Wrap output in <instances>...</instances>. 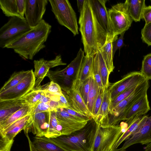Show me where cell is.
I'll list each match as a JSON object with an SVG mask.
<instances>
[{
  "label": "cell",
  "mask_w": 151,
  "mask_h": 151,
  "mask_svg": "<svg viewBox=\"0 0 151 151\" xmlns=\"http://www.w3.org/2000/svg\"><path fill=\"white\" fill-rule=\"evenodd\" d=\"M85 56H93L105 43L107 33L98 22L89 0H85L78 22Z\"/></svg>",
  "instance_id": "1"
},
{
  "label": "cell",
  "mask_w": 151,
  "mask_h": 151,
  "mask_svg": "<svg viewBox=\"0 0 151 151\" xmlns=\"http://www.w3.org/2000/svg\"><path fill=\"white\" fill-rule=\"evenodd\" d=\"M51 26L43 19L36 26L6 48L13 49L25 60H32L45 47L44 44L51 32Z\"/></svg>",
  "instance_id": "2"
},
{
  "label": "cell",
  "mask_w": 151,
  "mask_h": 151,
  "mask_svg": "<svg viewBox=\"0 0 151 151\" xmlns=\"http://www.w3.org/2000/svg\"><path fill=\"white\" fill-rule=\"evenodd\" d=\"M92 119L79 130L51 139L67 151H91L97 130L96 123Z\"/></svg>",
  "instance_id": "3"
},
{
  "label": "cell",
  "mask_w": 151,
  "mask_h": 151,
  "mask_svg": "<svg viewBox=\"0 0 151 151\" xmlns=\"http://www.w3.org/2000/svg\"><path fill=\"white\" fill-rule=\"evenodd\" d=\"M149 87V80L146 78L131 94L110 110L104 122V126L118 125L121 121L124 120L128 110L136 101L147 93Z\"/></svg>",
  "instance_id": "4"
},
{
  "label": "cell",
  "mask_w": 151,
  "mask_h": 151,
  "mask_svg": "<svg viewBox=\"0 0 151 151\" xmlns=\"http://www.w3.org/2000/svg\"><path fill=\"white\" fill-rule=\"evenodd\" d=\"M96 125V132L91 151H111L127 127L125 122L114 126Z\"/></svg>",
  "instance_id": "5"
},
{
  "label": "cell",
  "mask_w": 151,
  "mask_h": 151,
  "mask_svg": "<svg viewBox=\"0 0 151 151\" xmlns=\"http://www.w3.org/2000/svg\"><path fill=\"white\" fill-rule=\"evenodd\" d=\"M51 10L58 23L75 36L78 34L76 14L68 0H49Z\"/></svg>",
  "instance_id": "6"
},
{
  "label": "cell",
  "mask_w": 151,
  "mask_h": 151,
  "mask_svg": "<svg viewBox=\"0 0 151 151\" xmlns=\"http://www.w3.org/2000/svg\"><path fill=\"white\" fill-rule=\"evenodd\" d=\"M32 28L26 19L17 17H10L0 29V47L6 48Z\"/></svg>",
  "instance_id": "7"
},
{
  "label": "cell",
  "mask_w": 151,
  "mask_h": 151,
  "mask_svg": "<svg viewBox=\"0 0 151 151\" xmlns=\"http://www.w3.org/2000/svg\"><path fill=\"white\" fill-rule=\"evenodd\" d=\"M108 12L113 37L118 38V35L128 30L132 22L127 5L125 2L119 3L113 5Z\"/></svg>",
  "instance_id": "8"
},
{
  "label": "cell",
  "mask_w": 151,
  "mask_h": 151,
  "mask_svg": "<svg viewBox=\"0 0 151 151\" xmlns=\"http://www.w3.org/2000/svg\"><path fill=\"white\" fill-rule=\"evenodd\" d=\"M32 119V112L0 132V151H10L15 137L21 131L24 130L29 125Z\"/></svg>",
  "instance_id": "9"
},
{
  "label": "cell",
  "mask_w": 151,
  "mask_h": 151,
  "mask_svg": "<svg viewBox=\"0 0 151 151\" xmlns=\"http://www.w3.org/2000/svg\"><path fill=\"white\" fill-rule=\"evenodd\" d=\"M84 52L80 48L76 57L64 69L52 71L50 70L46 76L52 81L58 84L61 89L64 84L68 83L69 79L76 74L78 67L85 56Z\"/></svg>",
  "instance_id": "10"
},
{
  "label": "cell",
  "mask_w": 151,
  "mask_h": 151,
  "mask_svg": "<svg viewBox=\"0 0 151 151\" xmlns=\"http://www.w3.org/2000/svg\"><path fill=\"white\" fill-rule=\"evenodd\" d=\"M35 78L32 69L22 81L15 86L0 93V101L20 99L32 90Z\"/></svg>",
  "instance_id": "11"
},
{
  "label": "cell",
  "mask_w": 151,
  "mask_h": 151,
  "mask_svg": "<svg viewBox=\"0 0 151 151\" xmlns=\"http://www.w3.org/2000/svg\"><path fill=\"white\" fill-rule=\"evenodd\" d=\"M146 78L140 72L134 71L128 73L120 80L110 85L108 89L111 101L124 91L140 84Z\"/></svg>",
  "instance_id": "12"
},
{
  "label": "cell",
  "mask_w": 151,
  "mask_h": 151,
  "mask_svg": "<svg viewBox=\"0 0 151 151\" xmlns=\"http://www.w3.org/2000/svg\"><path fill=\"white\" fill-rule=\"evenodd\" d=\"M57 119L62 127V135H68L85 126L91 120L71 115L62 108L55 110Z\"/></svg>",
  "instance_id": "13"
},
{
  "label": "cell",
  "mask_w": 151,
  "mask_h": 151,
  "mask_svg": "<svg viewBox=\"0 0 151 151\" xmlns=\"http://www.w3.org/2000/svg\"><path fill=\"white\" fill-rule=\"evenodd\" d=\"M47 0H25V18L29 26L33 28L43 20Z\"/></svg>",
  "instance_id": "14"
},
{
  "label": "cell",
  "mask_w": 151,
  "mask_h": 151,
  "mask_svg": "<svg viewBox=\"0 0 151 151\" xmlns=\"http://www.w3.org/2000/svg\"><path fill=\"white\" fill-rule=\"evenodd\" d=\"M35 70L34 73L35 78V84L33 88L37 89L51 68L61 65H65L66 63L63 62L60 55H57L53 59L46 60L44 58L34 61Z\"/></svg>",
  "instance_id": "15"
},
{
  "label": "cell",
  "mask_w": 151,
  "mask_h": 151,
  "mask_svg": "<svg viewBox=\"0 0 151 151\" xmlns=\"http://www.w3.org/2000/svg\"><path fill=\"white\" fill-rule=\"evenodd\" d=\"M151 142V116H148L142 126L130 138L125 140L121 148L125 150L130 146L137 143L147 144Z\"/></svg>",
  "instance_id": "16"
},
{
  "label": "cell",
  "mask_w": 151,
  "mask_h": 151,
  "mask_svg": "<svg viewBox=\"0 0 151 151\" xmlns=\"http://www.w3.org/2000/svg\"><path fill=\"white\" fill-rule=\"evenodd\" d=\"M94 56H85L72 82L71 89L79 91L84 83L91 77Z\"/></svg>",
  "instance_id": "17"
},
{
  "label": "cell",
  "mask_w": 151,
  "mask_h": 151,
  "mask_svg": "<svg viewBox=\"0 0 151 151\" xmlns=\"http://www.w3.org/2000/svg\"><path fill=\"white\" fill-rule=\"evenodd\" d=\"M92 10L98 22L107 33V37L113 38L110 26L106 0H89Z\"/></svg>",
  "instance_id": "18"
},
{
  "label": "cell",
  "mask_w": 151,
  "mask_h": 151,
  "mask_svg": "<svg viewBox=\"0 0 151 151\" xmlns=\"http://www.w3.org/2000/svg\"><path fill=\"white\" fill-rule=\"evenodd\" d=\"M63 91L70 106V109L93 119L87 105L82 99L79 91L68 88Z\"/></svg>",
  "instance_id": "19"
},
{
  "label": "cell",
  "mask_w": 151,
  "mask_h": 151,
  "mask_svg": "<svg viewBox=\"0 0 151 151\" xmlns=\"http://www.w3.org/2000/svg\"><path fill=\"white\" fill-rule=\"evenodd\" d=\"M50 111L32 113V120L27 127L29 132H31L36 137L45 136L48 127V121Z\"/></svg>",
  "instance_id": "20"
},
{
  "label": "cell",
  "mask_w": 151,
  "mask_h": 151,
  "mask_svg": "<svg viewBox=\"0 0 151 151\" xmlns=\"http://www.w3.org/2000/svg\"><path fill=\"white\" fill-rule=\"evenodd\" d=\"M148 116L146 115H137L125 120L127 124V129L119 139L113 149L117 148L124 141L131 137L144 124Z\"/></svg>",
  "instance_id": "21"
},
{
  "label": "cell",
  "mask_w": 151,
  "mask_h": 151,
  "mask_svg": "<svg viewBox=\"0 0 151 151\" xmlns=\"http://www.w3.org/2000/svg\"><path fill=\"white\" fill-rule=\"evenodd\" d=\"M27 104L22 98L0 101V123Z\"/></svg>",
  "instance_id": "22"
},
{
  "label": "cell",
  "mask_w": 151,
  "mask_h": 151,
  "mask_svg": "<svg viewBox=\"0 0 151 151\" xmlns=\"http://www.w3.org/2000/svg\"><path fill=\"white\" fill-rule=\"evenodd\" d=\"M150 109L147 93L136 101L126 113L124 120L137 115H145Z\"/></svg>",
  "instance_id": "23"
},
{
  "label": "cell",
  "mask_w": 151,
  "mask_h": 151,
  "mask_svg": "<svg viewBox=\"0 0 151 151\" xmlns=\"http://www.w3.org/2000/svg\"><path fill=\"white\" fill-rule=\"evenodd\" d=\"M32 142L36 151H67L51 138L45 136H35Z\"/></svg>",
  "instance_id": "24"
},
{
  "label": "cell",
  "mask_w": 151,
  "mask_h": 151,
  "mask_svg": "<svg viewBox=\"0 0 151 151\" xmlns=\"http://www.w3.org/2000/svg\"><path fill=\"white\" fill-rule=\"evenodd\" d=\"M111 97L108 88L104 89L102 104L99 110L93 120L97 125L101 126L107 118L110 111Z\"/></svg>",
  "instance_id": "25"
},
{
  "label": "cell",
  "mask_w": 151,
  "mask_h": 151,
  "mask_svg": "<svg viewBox=\"0 0 151 151\" xmlns=\"http://www.w3.org/2000/svg\"><path fill=\"white\" fill-rule=\"evenodd\" d=\"M145 1V0H127L125 1L130 17L135 22H139L142 19L143 12L146 6Z\"/></svg>",
  "instance_id": "26"
},
{
  "label": "cell",
  "mask_w": 151,
  "mask_h": 151,
  "mask_svg": "<svg viewBox=\"0 0 151 151\" xmlns=\"http://www.w3.org/2000/svg\"><path fill=\"white\" fill-rule=\"evenodd\" d=\"M116 40L107 37L105 43L99 50L110 74L113 71L115 68L113 63L112 43Z\"/></svg>",
  "instance_id": "27"
},
{
  "label": "cell",
  "mask_w": 151,
  "mask_h": 151,
  "mask_svg": "<svg viewBox=\"0 0 151 151\" xmlns=\"http://www.w3.org/2000/svg\"><path fill=\"white\" fill-rule=\"evenodd\" d=\"M33 110V107L28 104L25 105L12 114L5 120L0 123V132L4 130L21 118L30 114Z\"/></svg>",
  "instance_id": "28"
},
{
  "label": "cell",
  "mask_w": 151,
  "mask_h": 151,
  "mask_svg": "<svg viewBox=\"0 0 151 151\" xmlns=\"http://www.w3.org/2000/svg\"><path fill=\"white\" fill-rule=\"evenodd\" d=\"M48 122V127L45 137L52 138L62 135V127L57 119L55 110L50 111Z\"/></svg>",
  "instance_id": "29"
},
{
  "label": "cell",
  "mask_w": 151,
  "mask_h": 151,
  "mask_svg": "<svg viewBox=\"0 0 151 151\" xmlns=\"http://www.w3.org/2000/svg\"><path fill=\"white\" fill-rule=\"evenodd\" d=\"M0 8L6 16L24 19L18 12L16 0H0Z\"/></svg>",
  "instance_id": "30"
},
{
  "label": "cell",
  "mask_w": 151,
  "mask_h": 151,
  "mask_svg": "<svg viewBox=\"0 0 151 151\" xmlns=\"http://www.w3.org/2000/svg\"><path fill=\"white\" fill-rule=\"evenodd\" d=\"M31 70L14 72L0 90V93L15 86L24 79L30 73Z\"/></svg>",
  "instance_id": "31"
},
{
  "label": "cell",
  "mask_w": 151,
  "mask_h": 151,
  "mask_svg": "<svg viewBox=\"0 0 151 151\" xmlns=\"http://www.w3.org/2000/svg\"><path fill=\"white\" fill-rule=\"evenodd\" d=\"M99 88L92 74L91 77L90 87L88 94L87 103V106L92 115L94 106L98 97Z\"/></svg>",
  "instance_id": "32"
},
{
  "label": "cell",
  "mask_w": 151,
  "mask_h": 151,
  "mask_svg": "<svg viewBox=\"0 0 151 151\" xmlns=\"http://www.w3.org/2000/svg\"><path fill=\"white\" fill-rule=\"evenodd\" d=\"M44 93V91L33 88L21 98L27 104L33 107L39 103Z\"/></svg>",
  "instance_id": "33"
},
{
  "label": "cell",
  "mask_w": 151,
  "mask_h": 151,
  "mask_svg": "<svg viewBox=\"0 0 151 151\" xmlns=\"http://www.w3.org/2000/svg\"><path fill=\"white\" fill-rule=\"evenodd\" d=\"M99 60L103 86L104 89L108 88L110 85L109 79L110 73L100 51L96 53Z\"/></svg>",
  "instance_id": "34"
},
{
  "label": "cell",
  "mask_w": 151,
  "mask_h": 151,
  "mask_svg": "<svg viewBox=\"0 0 151 151\" xmlns=\"http://www.w3.org/2000/svg\"><path fill=\"white\" fill-rule=\"evenodd\" d=\"M92 73L93 77L99 87L100 89H104L102 85L99 60L96 53L93 57Z\"/></svg>",
  "instance_id": "35"
},
{
  "label": "cell",
  "mask_w": 151,
  "mask_h": 151,
  "mask_svg": "<svg viewBox=\"0 0 151 151\" xmlns=\"http://www.w3.org/2000/svg\"><path fill=\"white\" fill-rule=\"evenodd\" d=\"M140 72L147 79H151V53L144 56Z\"/></svg>",
  "instance_id": "36"
},
{
  "label": "cell",
  "mask_w": 151,
  "mask_h": 151,
  "mask_svg": "<svg viewBox=\"0 0 151 151\" xmlns=\"http://www.w3.org/2000/svg\"><path fill=\"white\" fill-rule=\"evenodd\" d=\"M37 88L60 96L63 94V91L60 86L52 81L43 86H40Z\"/></svg>",
  "instance_id": "37"
},
{
  "label": "cell",
  "mask_w": 151,
  "mask_h": 151,
  "mask_svg": "<svg viewBox=\"0 0 151 151\" xmlns=\"http://www.w3.org/2000/svg\"><path fill=\"white\" fill-rule=\"evenodd\" d=\"M139 84L130 88L124 91L119 94L113 100L111 101L110 106V110L114 107L118 103L126 99L136 89Z\"/></svg>",
  "instance_id": "38"
},
{
  "label": "cell",
  "mask_w": 151,
  "mask_h": 151,
  "mask_svg": "<svg viewBox=\"0 0 151 151\" xmlns=\"http://www.w3.org/2000/svg\"><path fill=\"white\" fill-rule=\"evenodd\" d=\"M141 39L148 46H151V23L145 24L141 31Z\"/></svg>",
  "instance_id": "39"
},
{
  "label": "cell",
  "mask_w": 151,
  "mask_h": 151,
  "mask_svg": "<svg viewBox=\"0 0 151 151\" xmlns=\"http://www.w3.org/2000/svg\"><path fill=\"white\" fill-rule=\"evenodd\" d=\"M104 89L99 88L98 97L95 102L92 114L93 119L97 115L100 108L102 101Z\"/></svg>",
  "instance_id": "40"
},
{
  "label": "cell",
  "mask_w": 151,
  "mask_h": 151,
  "mask_svg": "<svg viewBox=\"0 0 151 151\" xmlns=\"http://www.w3.org/2000/svg\"><path fill=\"white\" fill-rule=\"evenodd\" d=\"M91 77L84 83L79 91L81 96L87 106L88 94L90 87Z\"/></svg>",
  "instance_id": "41"
},
{
  "label": "cell",
  "mask_w": 151,
  "mask_h": 151,
  "mask_svg": "<svg viewBox=\"0 0 151 151\" xmlns=\"http://www.w3.org/2000/svg\"><path fill=\"white\" fill-rule=\"evenodd\" d=\"M54 111L49 102L39 103L33 107L32 113H36Z\"/></svg>",
  "instance_id": "42"
},
{
  "label": "cell",
  "mask_w": 151,
  "mask_h": 151,
  "mask_svg": "<svg viewBox=\"0 0 151 151\" xmlns=\"http://www.w3.org/2000/svg\"><path fill=\"white\" fill-rule=\"evenodd\" d=\"M125 32L122 33L120 35V37L112 43V53L114 57L116 51L120 50L124 45V36Z\"/></svg>",
  "instance_id": "43"
},
{
  "label": "cell",
  "mask_w": 151,
  "mask_h": 151,
  "mask_svg": "<svg viewBox=\"0 0 151 151\" xmlns=\"http://www.w3.org/2000/svg\"><path fill=\"white\" fill-rule=\"evenodd\" d=\"M18 12L19 15L24 19L25 9V0H16Z\"/></svg>",
  "instance_id": "44"
},
{
  "label": "cell",
  "mask_w": 151,
  "mask_h": 151,
  "mask_svg": "<svg viewBox=\"0 0 151 151\" xmlns=\"http://www.w3.org/2000/svg\"><path fill=\"white\" fill-rule=\"evenodd\" d=\"M142 18L145 22V24L151 23V6H146L143 12Z\"/></svg>",
  "instance_id": "45"
},
{
  "label": "cell",
  "mask_w": 151,
  "mask_h": 151,
  "mask_svg": "<svg viewBox=\"0 0 151 151\" xmlns=\"http://www.w3.org/2000/svg\"><path fill=\"white\" fill-rule=\"evenodd\" d=\"M62 109L65 111L67 112L70 114L74 116L90 120L93 119L91 118H89L86 116L82 114L71 109L67 108H62Z\"/></svg>",
  "instance_id": "46"
},
{
  "label": "cell",
  "mask_w": 151,
  "mask_h": 151,
  "mask_svg": "<svg viewBox=\"0 0 151 151\" xmlns=\"http://www.w3.org/2000/svg\"><path fill=\"white\" fill-rule=\"evenodd\" d=\"M24 132L28 142L30 151H36L33 145L32 141L31 140L29 136V131L28 130H25L24 131Z\"/></svg>",
  "instance_id": "47"
},
{
  "label": "cell",
  "mask_w": 151,
  "mask_h": 151,
  "mask_svg": "<svg viewBox=\"0 0 151 151\" xmlns=\"http://www.w3.org/2000/svg\"><path fill=\"white\" fill-rule=\"evenodd\" d=\"M85 0H77V4L78 12L80 13L81 11Z\"/></svg>",
  "instance_id": "48"
},
{
  "label": "cell",
  "mask_w": 151,
  "mask_h": 151,
  "mask_svg": "<svg viewBox=\"0 0 151 151\" xmlns=\"http://www.w3.org/2000/svg\"><path fill=\"white\" fill-rule=\"evenodd\" d=\"M145 149V151H151V142L147 145Z\"/></svg>",
  "instance_id": "49"
},
{
  "label": "cell",
  "mask_w": 151,
  "mask_h": 151,
  "mask_svg": "<svg viewBox=\"0 0 151 151\" xmlns=\"http://www.w3.org/2000/svg\"><path fill=\"white\" fill-rule=\"evenodd\" d=\"M111 151H126L125 150H122L121 148L120 149H117V148H115L113 149Z\"/></svg>",
  "instance_id": "50"
},
{
  "label": "cell",
  "mask_w": 151,
  "mask_h": 151,
  "mask_svg": "<svg viewBox=\"0 0 151 151\" xmlns=\"http://www.w3.org/2000/svg\"><path fill=\"white\" fill-rule=\"evenodd\" d=\"M150 1H151V0H150Z\"/></svg>",
  "instance_id": "51"
}]
</instances>
